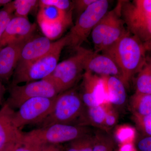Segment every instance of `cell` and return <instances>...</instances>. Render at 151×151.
<instances>
[{"label": "cell", "mask_w": 151, "mask_h": 151, "mask_svg": "<svg viewBox=\"0 0 151 151\" xmlns=\"http://www.w3.org/2000/svg\"><path fill=\"white\" fill-rule=\"evenodd\" d=\"M24 147L23 151H40L42 145L30 141H24Z\"/></svg>", "instance_id": "e575fe53"}, {"label": "cell", "mask_w": 151, "mask_h": 151, "mask_svg": "<svg viewBox=\"0 0 151 151\" xmlns=\"http://www.w3.org/2000/svg\"><path fill=\"white\" fill-rule=\"evenodd\" d=\"M121 6L122 1H118L115 7L112 10L108 11L92 29L91 35L95 52H100L107 33L116 18L121 14Z\"/></svg>", "instance_id": "e0dca14e"}, {"label": "cell", "mask_w": 151, "mask_h": 151, "mask_svg": "<svg viewBox=\"0 0 151 151\" xmlns=\"http://www.w3.org/2000/svg\"><path fill=\"white\" fill-rule=\"evenodd\" d=\"M134 117H143L151 113V94L135 92L130 100Z\"/></svg>", "instance_id": "44dd1931"}, {"label": "cell", "mask_w": 151, "mask_h": 151, "mask_svg": "<svg viewBox=\"0 0 151 151\" xmlns=\"http://www.w3.org/2000/svg\"><path fill=\"white\" fill-rule=\"evenodd\" d=\"M51 6L65 12L73 11L72 1L68 0H40L39 1V7Z\"/></svg>", "instance_id": "83f0119b"}, {"label": "cell", "mask_w": 151, "mask_h": 151, "mask_svg": "<svg viewBox=\"0 0 151 151\" xmlns=\"http://www.w3.org/2000/svg\"><path fill=\"white\" fill-rule=\"evenodd\" d=\"M137 75L136 92L151 94V58L149 55Z\"/></svg>", "instance_id": "ffe728a7"}, {"label": "cell", "mask_w": 151, "mask_h": 151, "mask_svg": "<svg viewBox=\"0 0 151 151\" xmlns=\"http://www.w3.org/2000/svg\"><path fill=\"white\" fill-rule=\"evenodd\" d=\"M9 96L5 103L12 109H18L24 102L35 97L53 98L58 94L51 82L44 78L24 85H13L9 88Z\"/></svg>", "instance_id": "ba28073f"}, {"label": "cell", "mask_w": 151, "mask_h": 151, "mask_svg": "<svg viewBox=\"0 0 151 151\" xmlns=\"http://www.w3.org/2000/svg\"><path fill=\"white\" fill-rule=\"evenodd\" d=\"M80 96L87 108L108 104L104 81L102 77L88 72L82 76Z\"/></svg>", "instance_id": "8fae6325"}, {"label": "cell", "mask_w": 151, "mask_h": 151, "mask_svg": "<svg viewBox=\"0 0 151 151\" xmlns=\"http://www.w3.org/2000/svg\"><path fill=\"white\" fill-rule=\"evenodd\" d=\"M24 147L23 137L22 139L14 141L6 144L0 150V151H23Z\"/></svg>", "instance_id": "d6a6232c"}, {"label": "cell", "mask_w": 151, "mask_h": 151, "mask_svg": "<svg viewBox=\"0 0 151 151\" xmlns=\"http://www.w3.org/2000/svg\"><path fill=\"white\" fill-rule=\"evenodd\" d=\"M90 126L55 124L24 133V140L40 145L69 142L94 132Z\"/></svg>", "instance_id": "277c9868"}, {"label": "cell", "mask_w": 151, "mask_h": 151, "mask_svg": "<svg viewBox=\"0 0 151 151\" xmlns=\"http://www.w3.org/2000/svg\"><path fill=\"white\" fill-rule=\"evenodd\" d=\"M6 89L3 85L2 81L0 80V105L2 106L5 103L4 100V95L5 94Z\"/></svg>", "instance_id": "8d00e7d4"}, {"label": "cell", "mask_w": 151, "mask_h": 151, "mask_svg": "<svg viewBox=\"0 0 151 151\" xmlns=\"http://www.w3.org/2000/svg\"><path fill=\"white\" fill-rule=\"evenodd\" d=\"M89 50L80 47L73 56L58 63L45 78L54 85L58 94L73 88L83 76L84 61Z\"/></svg>", "instance_id": "5b68a950"}, {"label": "cell", "mask_w": 151, "mask_h": 151, "mask_svg": "<svg viewBox=\"0 0 151 151\" xmlns=\"http://www.w3.org/2000/svg\"><path fill=\"white\" fill-rule=\"evenodd\" d=\"M135 133L134 129L130 126H121L116 129L114 139L122 145L132 143L134 139Z\"/></svg>", "instance_id": "4316f807"}, {"label": "cell", "mask_w": 151, "mask_h": 151, "mask_svg": "<svg viewBox=\"0 0 151 151\" xmlns=\"http://www.w3.org/2000/svg\"><path fill=\"white\" fill-rule=\"evenodd\" d=\"M12 1L11 0H0V8L2 7H3L4 6H5L7 4H9Z\"/></svg>", "instance_id": "74e56055"}, {"label": "cell", "mask_w": 151, "mask_h": 151, "mask_svg": "<svg viewBox=\"0 0 151 151\" xmlns=\"http://www.w3.org/2000/svg\"><path fill=\"white\" fill-rule=\"evenodd\" d=\"M129 32L125 27L122 14L120 15L116 18L107 33L101 47L100 52L113 46Z\"/></svg>", "instance_id": "d6986e66"}, {"label": "cell", "mask_w": 151, "mask_h": 151, "mask_svg": "<svg viewBox=\"0 0 151 151\" xmlns=\"http://www.w3.org/2000/svg\"><path fill=\"white\" fill-rule=\"evenodd\" d=\"M138 126L145 135L151 136V113L143 117H134Z\"/></svg>", "instance_id": "f546056e"}, {"label": "cell", "mask_w": 151, "mask_h": 151, "mask_svg": "<svg viewBox=\"0 0 151 151\" xmlns=\"http://www.w3.org/2000/svg\"><path fill=\"white\" fill-rule=\"evenodd\" d=\"M87 111L80 93L73 88L57 95L52 111L38 126L42 128L55 124L89 126Z\"/></svg>", "instance_id": "7a4b0ae2"}, {"label": "cell", "mask_w": 151, "mask_h": 151, "mask_svg": "<svg viewBox=\"0 0 151 151\" xmlns=\"http://www.w3.org/2000/svg\"><path fill=\"white\" fill-rule=\"evenodd\" d=\"M106 114L104 105L87 108V120L89 126L105 131L104 125Z\"/></svg>", "instance_id": "603a6c76"}, {"label": "cell", "mask_w": 151, "mask_h": 151, "mask_svg": "<svg viewBox=\"0 0 151 151\" xmlns=\"http://www.w3.org/2000/svg\"><path fill=\"white\" fill-rule=\"evenodd\" d=\"M96 0H74L72 1L73 10L75 12L78 17L86 9L96 1ZM77 17V18H78Z\"/></svg>", "instance_id": "4dcf8cb0"}, {"label": "cell", "mask_w": 151, "mask_h": 151, "mask_svg": "<svg viewBox=\"0 0 151 151\" xmlns=\"http://www.w3.org/2000/svg\"><path fill=\"white\" fill-rule=\"evenodd\" d=\"M40 151H64L58 144H46L42 145Z\"/></svg>", "instance_id": "d590c367"}, {"label": "cell", "mask_w": 151, "mask_h": 151, "mask_svg": "<svg viewBox=\"0 0 151 151\" xmlns=\"http://www.w3.org/2000/svg\"><path fill=\"white\" fill-rule=\"evenodd\" d=\"M122 17L127 29L148 51L151 48V14L138 10L129 1H121Z\"/></svg>", "instance_id": "9c48e42d"}, {"label": "cell", "mask_w": 151, "mask_h": 151, "mask_svg": "<svg viewBox=\"0 0 151 151\" xmlns=\"http://www.w3.org/2000/svg\"><path fill=\"white\" fill-rule=\"evenodd\" d=\"M109 1L96 0L77 18L67 35V46L76 50L81 47L99 21L108 12Z\"/></svg>", "instance_id": "8992f818"}, {"label": "cell", "mask_w": 151, "mask_h": 151, "mask_svg": "<svg viewBox=\"0 0 151 151\" xmlns=\"http://www.w3.org/2000/svg\"><path fill=\"white\" fill-rule=\"evenodd\" d=\"M13 2L14 17L28 18L29 14L39 6V1L37 0H15Z\"/></svg>", "instance_id": "d4e9b609"}, {"label": "cell", "mask_w": 151, "mask_h": 151, "mask_svg": "<svg viewBox=\"0 0 151 151\" xmlns=\"http://www.w3.org/2000/svg\"><path fill=\"white\" fill-rule=\"evenodd\" d=\"M53 42L45 36H33L22 49L18 64L29 63L43 56L50 50Z\"/></svg>", "instance_id": "2e32d148"}, {"label": "cell", "mask_w": 151, "mask_h": 151, "mask_svg": "<svg viewBox=\"0 0 151 151\" xmlns=\"http://www.w3.org/2000/svg\"><path fill=\"white\" fill-rule=\"evenodd\" d=\"M14 112L6 103L0 109V150L7 143L23 138V132L14 124Z\"/></svg>", "instance_id": "9a60e30c"}, {"label": "cell", "mask_w": 151, "mask_h": 151, "mask_svg": "<svg viewBox=\"0 0 151 151\" xmlns=\"http://www.w3.org/2000/svg\"><path fill=\"white\" fill-rule=\"evenodd\" d=\"M110 103L104 104L106 109V114L105 121V131H109L115 126L118 120L117 113L111 107Z\"/></svg>", "instance_id": "f1b7e54d"}, {"label": "cell", "mask_w": 151, "mask_h": 151, "mask_svg": "<svg viewBox=\"0 0 151 151\" xmlns=\"http://www.w3.org/2000/svg\"><path fill=\"white\" fill-rule=\"evenodd\" d=\"M67 35L53 42L50 50L34 61L26 64H18L13 75L11 84L19 85L44 79L54 70L58 64L63 49L67 46Z\"/></svg>", "instance_id": "3957f363"}, {"label": "cell", "mask_w": 151, "mask_h": 151, "mask_svg": "<svg viewBox=\"0 0 151 151\" xmlns=\"http://www.w3.org/2000/svg\"><path fill=\"white\" fill-rule=\"evenodd\" d=\"M138 10L146 14H151V0H136L132 1Z\"/></svg>", "instance_id": "836d02e7"}, {"label": "cell", "mask_w": 151, "mask_h": 151, "mask_svg": "<svg viewBox=\"0 0 151 151\" xmlns=\"http://www.w3.org/2000/svg\"><path fill=\"white\" fill-rule=\"evenodd\" d=\"M147 50L144 44L129 32L113 46L101 52L113 59L122 73L126 88L145 61Z\"/></svg>", "instance_id": "6da1fadb"}, {"label": "cell", "mask_w": 151, "mask_h": 151, "mask_svg": "<svg viewBox=\"0 0 151 151\" xmlns=\"http://www.w3.org/2000/svg\"><path fill=\"white\" fill-rule=\"evenodd\" d=\"M116 141L109 132L96 129L93 151H116Z\"/></svg>", "instance_id": "7402d4cb"}, {"label": "cell", "mask_w": 151, "mask_h": 151, "mask_svg": "<svg viewBox=\"0 0 151 151\" xmlns=\"http://www.w3.org/2000/svg\"><path fill=\"white\" fill-rule=\"evenodd\" d=\"M135 147L138 151H151V136L145 135L138 138Z\"/></svg>", "instance_id": "1f68e13d"}, {"label": "cell", "mask_w": 151, "mask_h": 151, "mask_svg": "<svg viewBox=\"0 0 151 151\" xmlns=\"http://www.w3.org/2000/svg\"><path fill=\"white\" fill-rule=\"evenodd\" d=\"M57 96L53 98L35 97L26 101L15 111V125L20 130L27 125L38 126L52 111Z\"/></svg>", "instance_id": "52a82bcc"}, {"label": "cell", "mask_w": 151, "mask_h": 151, "mask_svg": "<svg viewBox=\"0 0 151 151\" xmlns=\"http://www.w3.org/2000/svg\"><path fill=\"white\" fill-rule=\"evenodd\" d=\"M36 28L35 24L31 23L27 18L14 16L0 40V49L13 41L32 36Z\"/></svg>", "instance_id": "5bb4252c"}, {"label": "cell", "mask_w": 151, "mask_h": 151, "mask_svg": "<svg viewBox=\"0 0 151 151\" xmlns=\"http://www.w3.org/2000/svg\"><path fill=\"white\" fill-rule=\"evenodd\" d=\"M31 37L11 42L0 49V80L8 82L13 76L25 44Z\"/></svg>", "instance_id": "7c38bea8"}, {"label": "cell", "mask_w": 151, "mask_h": 151, "mask_svg": "<svg viewBox=\"0 0 151 151\" xmlns=\"http://www.w3.org/2000/svg\"><path fill=\"white\" fill-rule=\"evenodd\" d=\"M108 103L116 107L124 105L127 100L126 86L122 79L114 76H103Z\"/></svg>", "instance_id": "ac0fdd59"}, {"label": "cell", "mask_w": 151, "mask_h": 151, "mask_svg": "<svg viewBox=\"0 0 151 151\" xmlns=\"http://www.w3.org/2000/svg\"><path fill=\"white\" fill-rule=\"evenodd\" d=\"M14 11L13 1L0 9V40L10 21L14 16Z\"/></svg>", "instance_id": "484cf974"}, {"label": "cell", "mask_w": 151, "mask_h": 151, "mask_svg": "<svg viewBox=\"0 0 151 151\" xmlns=\"http://www.w3.org/2000/svg\"><path fill=\"white\" fill-rule=\"evenodd\" d=\"M94 132L91 134L69 142L65 151H93Z\"/></svg>", "instance_id": "cb8c5ba5"}, {"label": "cell", "mask_w": 151, "mask_h": 151, "mask_svg": "<svg viewBox=\"0 0 151 151\" xmlns=\"http://www.w3.org/2000/svg\"><path fill=\"white\" fill-rule=\"evenodd\" d=\"M149 52H150V55H149V56H150V57L151 58V48L150 49V50H149Z\"/></svg>", "instance_id": "f35d334b"}, {"label": "cell", "mask_w": 151, "mask_h": 151, "mask_svg": "<svg viewBox=\"0 0 151 151\" xmlns=\"http://www.w3.org/2000/svg\"><path fill=\"white\" fill-rule=\"evenodd\" d=\"M39 8L38 23L44 36L50 40L59 38L72 24L73 11L65 12L51 6Z\"/></svg>", "instance_id": "30bf717a"}, {"label": "cell", "mask_w": 151, "mask_h": 151, "mask_svg": "<svg viewBox=\"0 0 151 151\" xmlns=\"http://www.w3.org/2000/svg\"><path fill=\"white\" fill-rule=\"evenodd\" d=\"M84 72L100 76H114L122 79L121 70L110 57L89 50L84 61Z\"/></svg>", "instance_id": "4fadbf2b"}]
</instances>
